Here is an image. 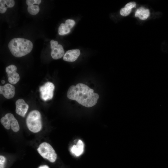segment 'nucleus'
Wrapping results in <instances>:
<instances>
[{
  "label": "nucleus",
  "instance_id": "nucleus-21",
  "mask_svg": "<svg viewBox=\"0 0 168 168\" xmlns=\"http://www.w3.org/2000/svg\"><path fill=\"white\" fill-rule=\"evenodd\" d=\"M38 168H49V167L46 165H43L40 166Z\"/></svg>",
  "mask_w": 168,
  "mask_h": 168
},
{
  "label": "nucleus",
  "instance_id": "nucleus-18",
  "mask_svg": "<svg viewBox=\"0 0 168 168\" xmlns=\"http://www.w3.org/2000/svg\"><path fill=\"white\" fill-rule=\"evenodd\" d=\"M41 2V0H27L26 1V3L28 6L35 4H39Z\"/></svg>",
  "mask_w": 168,
  "mask_h": 168
},
{
  "label": "nucleus",
  "instance_id": "nucleus-16",
  "mask_svg": "<svg viewBox=\"0 0 168 168\" xmlns=\"http://www.w3.org/2000/svg\"><path fill=\"white\" fill-rule=\"evenodd\" d=\"M27 10L30 14L35 15H36L39 12L40 7L38 5H30L28 6Z\"/></svg>",
  "mask_w": 168,
  "mask_h": 168
},
{
  "label": "nucleus",
  "instance_id": "nucleus-17",
  "mask_svg": "<svg viewBox=\"0 0 168 168\" xmlns=\"http://www.w3.org/2000/svg\"><path fill=\"white\" fill-rule=\"evenodd\" d=\"M4 0H0V13H4L7 11V7L5 6Z\"/></svg>",
  "mask_w": 168,
  "mask_h": 168
},
{
  "label": "nucleus",
  "instance_id": "nucleus-12",
  "mask_svg": "<svg viewBox=\"0 0 168 168\" xmlns=\"http://www.w3.org/2000/svg\"><path fill=\"white\" fill-rule=\"evenodd\" d=\"M80 54V51L78 49L68 50L64 54L63 59L67 62H74L77 59Z\"/></svg>",
  "mask_w": 168,
  "mask_h": 168
},
{
  "label": "nucleus",
  "instance_id": "nucleus-9",
  "mask_svg": "<svg viewBox=\"0 0 168 168\" xmlns=\"http://www.w3.org/2000/svg\"><path fill=\"white\" fill-rule=\"evenodd\" d=\"M15 93V87L9 83L3 86H0V93L2 95L6 98L10 99L12 98Z\"/></svg>",
  "mask_w": 168,
  "mask_h": 168
},
{
  "label": "nucleus",
  "instance_id": "nucleus-8",
  "mask_svg": "<svg viewBox=\"0 0 168 168\" xmlns=\"http://www.w3.org/2000/svg\"><path fill=\"white\" fill-rule=\"evenodd\" d=\"M17 67L13 64L10 65L6 68V71L7 74L8 81L12 84H15L20 79L19 74L16 72Z\"/></svg>",
  "mask_w": 168,
  "mask_h": 168
},
{
  "label": "nucleus",
  "instance_id": "nucleus-20",
  "mask_svg": "<svg viewBox=\"0 0 168 168\" xmlns=\"http://www.w3.org/2000/svg\"><path fill=\"white\" fill-rule=\"evenodd\" d=\"M6 158L4 156L0 155V168H4V165L6 161Z\"/></svg>",
  "mask_w": 168,
  "mask_h": 168
},
{
  "label": "nucleus",
  "instance_id": "nucleus-13",
  "mask_svg": "<svg viewBox=\"0 0 168 168\" xmlns=\"http://www.w3.org/2000/svg\"><path fill=\"white\" fill-rule=\"evenodd\" d=\"M149 15V11L148 9L141 7L137 10L135 16L140 20H143L147 19Z\"/></svg>",
  "mask_w": 168,
  "mask_h": 168
},
{
  "label": "nucleus",
  "instance_id": "nucleus-6",
  "mask_svg": "<svg viewBox=\"0 0 168 168\" xmlns=\"http://www.w3.org/2000/svg\"><path fill=\"white\" fill-rule=\"evenodd\" d=\"M55 86L53 83L47 82L39 88L41 99L46 101L52 99L54 95Z\"/></svg>",
  "mask_w": 168,
  "mask_h": 168
},
{
  "label": "nucleus",
  "instance_id": "nucleus-19",
  "mask_svg": "<svg viewBox=\"0 0 168 168\" xmlns=\"http://www.w3.org/2000/svg\"><path fill=\"white\" fill-rule=\"evenodd\" d=\"M5 4L7 7H12L15 5V1L13 0H4Z\"/></svg>",
  "mask_w": 168,
  "mask_h": 168
},
{
  "label": "nucleus",
  "instance_id": "nucleus-5",
  "mask_svg": "<svg viewBox=\"0 0 168 168\" xmlns=\"http://www.w3.org/2000/svg\"><path fill=\"white\" fill-rule=\"evenodd\" d=\"M1 124L7 129H9L10 128L15 132L18 131L20 127L18 121L13 115L10 113L6 114L0 119Z\"/></svg>",
  "mask_w": 168,
  "mask_h": 168
},
{
  "label": "nucleus",
  "instance_id": "nucleus-2",
  "mask_svg": "<svg viewBox=\"0 0 168 168\" xmlns=\"http://www.w3.org/2000/svg\"><path fill=\"white\" fill-rule=\"evenodd\" d=\"M9 49L15 57L20 58L29 54L33 48V44L30 40L22 38L12 39L8 44Z\"/></svg>",
  "mask_w": 168,
  "mask_h": 168
},
{
  "label": "nucleus",
  "instance_id": "nucleus-15",
  "mask_svg": "<svg viewBox=\"0 0 168 168\" xmlns=\"http://www.w3.org/2000/svg\"><path fill=\"white\" fill-rule=\"evenodd\" d=\"M84 145L82 141L79 140L76 145H74L71 149L72 152L76 156L80 155L83 151Z\"/></svg>",
  "mask_w": 168,
  "mask_h": 168
},
{
  "label": "nucleus",
  "instance_id": "nucleus-14",
  "mask_svg": "<svg viewBox=\"0 0 168 168\" xmlns=\"http://www.w3.org/2000/svg\"><path fill=\"white\" fill-rule=\"evenodd\" d=\"M136 3L133 2H131L127 3L124 7L120 9V15L123 16L128 15L130 13L132 9L136 7Z\"/></svg>",
  "mask_w": 168,
  "mask_h": 168
},
{
  "label": "nucleus",
  "instance_id": "nucleus-4",
  "mask_svg": "<svg viewBox=\"0 0 168 168\" xmlns=\"http://www.w3.org/2000/svg\"><path fill=\"white\" fill-rule=\"evenodd\" d=\"M37 151L44 158L51 162H54L57 158V154L52 146L49 143H41L37 148Z\"/></svg>",
  "mask_w": 168,
  "mask_h": 168
},
{
  "label": "nucleus",
  "instance_id": "nucleus-11",
  "mask_svg": "<svg viewBox=\"0 0 168 168\" xmlns=\"http://www.w3.org/2000/svg\"><path fill=\"white\" fill-rule=\"evenodd\" d=\"M75 22L72 19H67L65 23H61L59 27L58 33L59 35H63L69 33L71 29L74 26Z\"/></svg>",
  "mask_w": 168,
  "mask_h": 168
},
{
  "label": "nucleus",
  "instance_id": "nucleus-7",
  "mask_svg": "<svg viewBox=\"0 0 168 168\" xmlns=\"http://www.w3.org/2000/svg\"><path fill=\"white\" fill-rule=\"evenodd\" d=\"M50 43L52 58L54 59H58L63 56L65 54L63 46L58 44L57 41L54 40H51Z\"/></svg>",
  "mask_w": 168,
  "mask_h": 168
},
{
  "label": "nucleus",
  "instance_id": "nucleus-10",
  "mask_svg": "<svg viewBox=\"0 0 168 168\" xmlns=\"http://www.w3.org/2000/svg\"><path fill=\"white\" fill-rule=\"evenodd\" d=\"M15 104L16 113L22 117H24L28 109V105L22 99H18Z\"/></svg>",
  "mask_w": 168,
  "mask_h": 168
},
{
  "label": "nucleus",
  "instance_id": "nucleus-1",
  "mask_svg": "<svg viewBox=\"0 0 168 168\" xmlns=\"http://www.w3.org/2000/svg\"><path fill=\"white\" fill-rule=\"evenodd\" d=\"M94 91L86 85L79 83L70 86L67 96L69 99L75 100L83 106L91 107L96 105L99 97Z\"/></svg>",
  "mask_w": 168,
  "mask_h": 168
},
{
  "label": "nucleus",
  "instance_id": "nucleus-3",
  "mask_svg": "<svg viewBox=\"0 0 168 168\" xmlns=\"http://www.w3.org/2000/svg\"><path fill=\"white\" fill-rule=\"evenodd\" d=\"M26 123L29 130L34 133L40 131L42 128L41 115L37 110L31 111L28 115Z\"/></svg>",
  "mask_w": 168,
  "mask_h": 168
},
{
  "label": "nucleus",
  "instance_id": "nucleus-22",
  "mask_svg": "<svg viewBox=\"0 0 168 168\" xmlns=\"http://www.w3.org/2000/svg\"><path fill=\"white\" fill-rule=\"evenodd\" d=\"M1 82L2 84H4L5 83V81L4 80H2L1 81Z\"/></svg>",
  "mask_w": 168,
  "mask_h": 168
}]
</instances>
